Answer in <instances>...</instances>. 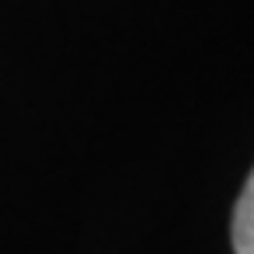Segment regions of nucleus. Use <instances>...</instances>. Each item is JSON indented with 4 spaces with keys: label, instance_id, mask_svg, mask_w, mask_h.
<instances>
[{
    "label": "nucleus",
    "instance_id": "1",
    "mask_svg": "<svg viewBox=\"0 0 254 254\" xmlns=\"http://www.w3.org/2000/svg\"><path fill=\"white\" fill-rule=\"evenodd\" d=\"M233 251L237 254H254V170L237 198L233 208Z\"/></svg>",
    "mask_w": 254,
    "mask_h": 254
}]
</instances>
